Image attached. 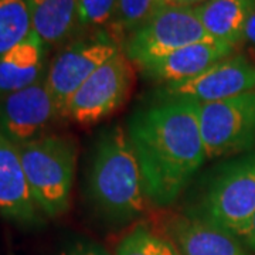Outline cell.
<instances>
[{"mask_svg":"<svg viewBox=\"0 0 255 255\" xmlns=\"http://www.w3.org/2000/svg\"><path fill=\"white\" fill-rule=\"evenodd\" d=\"M255 213V150L217 166L189 216L246 240Z\"/></svg>","mask_w":255,"mask_h":255,"instance_id":"3957f363","label":"cell"},{"mask_svg":"<svg viewBox=\"0 0 255 255\" xmlns=\"http://www.w3.org/2000/svg\"><path fill=\"white\" fill-rule=\"evenodd\" d=\"M255 90V65L244 55H231L190 80L160 87V100H187L210 104Z\"/></svg>","mask_w":255,"mask_h":255,"instance_id":"9c48e42d","label":"cell"},{"mask_svg":"<svg viewBox=\"0 0 255 255\" xmlns=\"http://www.w3.org/2000/svg\"><path fill=\"white\" fill-rule=\"evenodd\" d=\"M0 216L23 227H37L44 213L30 190L18 146L0 132Z\"/></svg>","mask_w":255,"mask_h":255,"instance_id":"8fae6325","label":"cell"},{"mask_svg":"<svg viewBox=\"0 0 255 255\" xmlns=\"http://www.w3.org/2000/svg\"><path fill=\"white\" fill-rule=\"evenodd\" d=\"M127 133L143 177L146 199L173 204L207 160L200 107L187 100H160L136 110Z\"/></svg>","mask_w":255,"mask_h":255,"instance_id":"6da1fadb","label":"cell"},{"mask_svg":"<svg viewBox=\"0 0 255 255\" xmlns=\"http://www.w3.org/2000/svg\"><path fill=\"white\" fill-rule=\"evenodd\" d=\"M207 0H159L160 7H197Z\"/></svg>","mask_w":255,"mask_h":255,"instance_id":"603a6c76","label":"cell"},{"mask_svg":"<svg viewBox=\"0 0 255 255\" xmlns=\"http://www.w3.org/2000/svg\"><path fill=\"white\" fill-rule=\"evenodd\" d=\"M246 241L247 244L255 251V213L254 216H253V220H251V226H250V231H248Z\"/></svg>","mask_w":255,"mask_h":255,"instance_id":"cb8c5ba5","label":"cell"},{"mask_svg":"<svg viewBox=\"0 0 255 255\" xmlns=\"http://www.w3.org/2000/svg\"><path fill=\"white\" fill-rule=\"evenodd\" d=\"M65 255H111L104 247L91 240H78L68 248Z\"/></svg>","mask_w":255,"mask_h":255,"instance_id":"44dd1931","label":"cell"},{"mask_svg":"<svg viewBox=\"0 0 255 255\" xmlns=\"http://www.w3.org/2000/svg\"><path fill=\"white\" fill-rule=\"evenodd\" d=\"M234 47L214 38L182 47L162 60L139 68L146 78L156 82L174 84L190 80L209 70L211 65L231 57Z\"/></svg>","mask_w":255,"mask_h":255,"instance_id":"7c38bea8","label":"cell"},{"mask_svg":"<svg viewBox=\"0 0 255 255\" xmlns=\"http://www.w3.org/2000/svg\"><path fill=\"white\" fill-rule=\"evenodd\" d=\"M115 255H182L172 241L143 226H137L121 240Z\"/></svg>","mask_w":255,"mask_h":255,"instance_id":"d6986e66","label":"cell"},{"mask_svg":"<svg viewBox=\"0 0 255 255\" xmlns=\"http://www.w3.org/2000/svg\"><path fill=\"white\" fill-rule=\"evenodd\" d=\"M210 38L194 7H160L128 37L122 51L130 63L142 68L182 47Z\"/></svg>","mask_w":255,"mask_h":255,"instance_id":"5b68a950","label":"cell"},{"mask_svg":"<svg viewBox=\"0 0 255 255\" xmlns=\"http://www.w3.org/2000/svg\"><path fill=\"white\" fill-rule=\"evenodd\" d=\"M47 46L31 31L0 57V95L24 90L46 78Z\"/></svg>","mask_w":255,"mask_h":255,"instance_id":"5bb4252c","label":"cell"},{"mask_svg":"<svg viewBox=\"0 0 255 255\" xmlns=\"http://www.w3.org/2000/svg\"><path fill=\"white\" fill-rule=\"evenodd\" d=\"M88 196L101 216L115 224L129 223L145 210L140 166L121 125L105 129L97 140L88 174Z\"/></svg>","mask_w":255,"mask_h":255,"instance_id":"7a4b0ae2","label":"cell"},{"mask_svg":"<svg viewBox=\"0 0 255 255\" xmlns=\"http://www.w3.org/2000/svg\"><path fill=\"white\" fill-rule=\"evenodd\" d=\"M243 41L247 43L250 48L255 51V7L251 11L250 17L247 20L246 27H244V34H243Z\"/></svg>","mask_w":255,"mask_h":255,"instance_id":"7402d4cb","label":"cell"},{"mask_svg":"<svg viewBox=\"0 0 255 255\" xmlns=\"http://www.w3.org/2000/svg\"><path fill=\"white\" fill-rule=\"evenodd\" d=\"M33 31L47 47L65 43L78 28L77 0H30Z\"/></svg>","mask_w":255,"mask_h":255,"instance_id":"2e32d148","label":"cell"},{"mask_svg":"<svg viewBox=\"0 0 255 255\" xmlns=\"http://www.w3.org/2000/svg\"><path fill=\"white\" fill-rule=\"evenodd\" d=\"M33 31L30 0H0V57Z\"/></svg>","mask_w":255,"mask_h":255,"instance_id":"e0dca14e","label":"cell"},{"mask_svg":"<svg viewBox=\"0 0 255 255\" xmlns=\"http://www.w3.org/2000/svg\"><path fill=\"white\" fill-rule=\"evenodd\" d=\"M159 9V0H118L117 18L110 36L124 47L127 38L142 27Z\"/></svg>","mask_w":255,"mask_h":255,"instance_id":"ac0fdd59","label":"cell"},{"mask_svg":"<svg viewBox=\"0 0 255 255\" xmlns=\"http://www.w3.org/2000/svg\"><path fill=\"white\" fill-rule=\"evenodd\" d=\"M254 7L255 0H207L194 9L211 38L236 47L243 41L247 20Z\"/></svg>","mask_w":255,"mask_h":255,"instance_id":"9a60e30c","label":"cell"},{"mask_svg":"<svg viewBox=\"0 0 255 255\" xmlns=\"http://www.w3.org/2000/svg\"><path fill=\"white\" fill-rule=\"evenodd\" d=\"M122 48L105 31L78 38L63 47L47 68L46 84L58 118L67 119L68 105L92 74Z\"/></svg>","mask_w":255,"mask_h":255,"instance_id":"8992f818","label":"cell"},{"mask_svg":"<svg viewBox=\"0 0 255 255\" xmlns=\"http://www.w3.org/2000/svg\"><path fill=\"white\" fill-rule=\"evenodd\" d=\"M30 190L47 217H60L71 204L78 147L71 136L46 135L18 146Z\"/></svg>","mask_w":255,"mask_h":255,"instance_id":"277c9868","label":"cell"},{"mask_svg":"<svg viewBox=\"0 0 255 255\" xmlns=\"http://www.w3.org/2000/svg\"><path fill=\"white\" fill-rule=\"evenodd\" d=\"M78 28L111 34L117 18L118 0H77Z\"/></svg>","mask_w":255,"mask_h":255,"instance_id":"ffe728a7","label":"cell"},{"mask_svg":"<svg viewBox=\"0 0 255 255\" xmlns=\"http://www.w3.org/2000/svg\"><path fill=\"white\" fill-rule=\"evenodd\" d=\"M199 107L207 160L254 152L255 91Z\"/></svg>","mask_w":255,"mask_h":255,"instance_id":"52a82bcc","label":"cell"},{"mask_svg":"<svg viewBox=\"0 0 255 255\" xmlns=\"http://www.w3.org/2000/svg\"><path fill=\"white\" fill-rule=\"evenodd\" d=\"M133 81V64L124 51H119L75 92L67 110V119L81 125H92L108 118L127 102Z\"/></svg>","mask_w":255,"mask_h":255,"instance_id":"ba28073f","label":"cell"},{"mask_svg":"<svg viewBox=\"0 0 255 255\" xmlns=\"http://www.w3.org/2000/svg\"><path fill=\"white\" fill-rule=\"evenodd\" d=\"M58 119L46 78L24 90L0 95V132L16 146L46 136Z\"/></svg>","mask_w":255,"mask_h":255,"instance_id":"30bf717a","label":"cell"},{"mask_svg":"<svg viewBox=\"0 0 255 255\" xmlns=\"http://www.w3.org/2000/svg\"><path fill=\"white\" fill-rule=\"evenodd\" d=\"M167 234L182 255H250L234 234L189 214L174 217Z\"/></svg>","mask_w":255,"mask_h":255,"instance_id":"4fadbf2b","label":"cell"}]
</instances>
